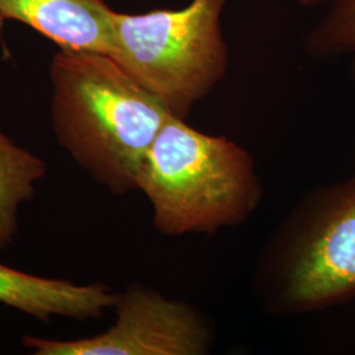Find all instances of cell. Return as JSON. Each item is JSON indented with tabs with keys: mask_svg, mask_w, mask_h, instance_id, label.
I'll return each instance as SVG.
<instances>
[{
	"mask_svg": "<svg viewBox=\"0 0 355 355\" xmlns=\"http://www.w3.org/2000/svg\"><path fill=\"white\" fill-rule=\"evenodd\" d=\"M58 144L114 195L139 190L145 157L171 112L111 55L61 49L51 64Z\"/></svg>",
	"mask_w": 355,
	"mask_h": 355,
	"instance_id": "cell-1",
	"label": "cell"
},
{
	"mask_svg": "<svg viewBox=\"0 0 355 355\" xmlns=\"http://www.w3.org/2000/svg\"><path fill=\"white\" fill-rule=\"evenodd\" d=\"M139 191L152 204L154 227L166 236L214 233L241 224L262 193L249 153L174 114L145 157Z\"/></svg>",
	"mask_w": 355,
	"mask_h": 355,
	"instance_id": "cell-2",
	"label": "cell"
},
{
	"mask_svg": "<svg viewBox=\"0 0 355 355\" xmlns=\"http://www.w3.org/2000/svg\"><path fill=\"white\" fill-rule=\"evenodd\" d=\"M228 3L191 0L179 10L114 11L111 57L171 114L186 119L227 74L223 15Z\"/></svg>",
	"mask_w": 355,
	"mask_h": 355,
	"instance_id": "cell-3",
	"label": "cell"
},
{
	"mask_svg": "<svg viewBox=\"0 0 355 355\" xmlns=\"http://www.w3.org/2000/svg\"><path fill=\"white\" fill-rule=\"evenodd\" d=\"M280 308L308 312L355 296V180L318 195L280 248Z\"/></svg>",
	"mask_w": 355,
	"mask_h": 355,
	"instance_id": "cell-4",
	"label": "cell"
},
{
	"mask_svg": "<svg viewBox=\"0 0 355 355\" xmlns=\"http://www.w3.org/2000/svg\"><path fill=\"white\" fill-rule=\"evenodd\" d=\"M116 321L105 331L76 340L24 336L23 346L33 355H200L211 334L190 305L161 292L135 284L119 293Z\"/></svg>",
	"mask_w": 355,
	"mask_h": 355,
	"instance_id": "cell-5",
	"label": "cell"
},
{
	"mask_svg": "<svg viewBox=\"0 0 355 355\" xmlns=\"http://www.w3.org/2000/svg\"><path fill=\"white\" fill-rule=\"evenodd\" d=\"M112 12L104 0H0V15L33 28L61 49L111 55Z\"/></svg>",
	"mask_w": 355,
	"mask_h": 355,
	"instance_id": "cell-6",
	"label": "cell"
},
{
	"mask_svg": "<svg viewBox=\"0 0 355 355\" xmlns=\"http://www.w3.org/2000/svg\"><path fill=\"white\" fill-rule=\"evenodd\" d=\"M119 293L108 286L32 275L0 263V304L42 322L53 318L89 321L114 309Z\"/></svg>",
	"mask_w": 355,
	"mask_h": 355,
	"instance_id": "cell-7",
	"label": "cell"
},
{
	"mask_svg": "<svg viewBox=\"0 0 355 355\" xmlns=\"http://www.w3.org/2000/svg\"><path fill=\"white\" fill-rule=\"evenodd\" d=\"M46 171L40 157L16 145L0 129V249L12 245L19 233V209L32 200Z\"/></svg>",
	"mask_w": 355,
	"mask_h": 355,
	"instance_id": "cell-8",
	"label": "cell"
},
{
	"mask_svg": "<svg viewBox=\"0 0 355 355\" xmlns=\"http://www.w3.org/2000/svg\"><path fill=\"white\" fill-rule=\"evenodd\" d=\"M329 3V11L306 37V51L318 58L350 57L355 82V0Z\"/></svg>",
	"mask_w": 355,
	"mask_h": 355,
	"instance_id": "cell-9",
	"label": "cell"
},
{
	"mask_svg": "<svg viewBox=\"0 0 355 355\" xmlns=\"http://www.w3.org/2000/svg\"><path fill=\"white\" fill-rule=\"evenodd\" d=\"M300 4L303 6H318V4H322V3H327L330 0H297Z\"/></svg>",
	"mask_w": 355,
	"mask_h": 355,
	"instance_id": "cell-10",
	"label": "cell"
},
{
	"mask_svg": "<svg viewBox=\"0 0 355 355\" xmlns=\"http://www.w3.org/2000/svg\"><path fill=\"white\" fill-rule=\"evenodd\" d=\"M4 21H6V20H4V19H3V16L0 15V32H1V28H3V24H4Z\"/></svg>",
	"mask_w": 355,
	"mask_h": 355,
	"instance_id": "cell-11",
	"label": "cell"
}]
</instances>
